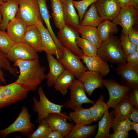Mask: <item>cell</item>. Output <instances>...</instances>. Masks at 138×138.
<instances>
[{
    "label": "cell",
    "instance_id": "1",
    "mask_svg": "<svg viewBox=\"0 0 138 138\" xmlns=\"http://www.w3.org/2000/svg\"><path fill=\"white\" fill-rule=\"evenodd\" d=\"M14 65L19 68L20 74L14 83L28 86L31 90H37L38 86L45 79V69L42 66L38 58L29 60H18Z\"/></svg>",
    "mask_w": 138,
    "mask_h": 138
},
{
    "label": "cell",
    "instance_id": "2",
    "mask_svg": "<svg viewBox=\"0 0 138 138\" xmlns=\"http://www.w3.org/2000/svg\"><path fill=\"white\" fill-rule=\"evenodd\" d=\"M97 55L104 61L118 65L126 63V55L119 40L113 34L103 42L98 49Z\"/></svg>",
    "mask_w": 138,
    "mask_h": 138
},
{
    "label": "cell",
    "instance_id": "3",
    "mask_svg": "<svg viewBox=\"0 0 138 138\" xmlns=\"http://www.w3.org/2000/svg\"><path fill=\"white\" fill-rule=\"evenodd\" d=\"M30 91L28 86L14 82L0 86V109L24 100Z\"/></svg>",
    "mask_w": 138,
    "mask_h": 138
},
{
    "label": "cell",
    "instance_id": "4",
    "mask_svg": "<svg viewBox=\"0 0 138 138\" xmlns=\"http://www.w3.org/2000/svg\"><path fill=\"white\" fill-rule=\"evenodd\" d=\"M38 92L39 97V100L38 101L34 97L32 98L34 103L33 110L38 114L36 123H39L43 119L46 118L50 114L52 113L59 114L72 121L69 116L61 112L62 109L65 106V103L60 105L51 102L46 97L41 87L38 88Z\"/></svg>",
    "mask_w": 138,
    "mask_h": 138
},
{
    "label": "cell",
    "instance_id": "5",
    "mask_svg": "<svg viewBox=\"0 0 138 138\" xmlns=\"http://www.w3.org/2000/svg\"><path fill=\"white\" fill-rule=\"evenodd\" d=\"M31 117L27 108L23 107L14 122L6 128L0 130V137L5 138L8 134L16 132H20L28 137L33 132L35 126L30 121Z\"/></svg>",
    "mask_w": 138,
    "mask_h": 138
},
{
    "label": "cell",
    "instance_id": "6",
    "mask_svg": "<svg viewBox=\"0 0 138 138\" xmlns=\"http://www.w3.org/2000/svg\"><path fill=\"white\" fill-rule=\"evenodd\" d=\"M27 26L37 25L43 21L41 16L37 0H19L16 15Z\"/></svg>",
    "mask_w": 138,
    "mask_h": 138
},
{
    "label": "cell",
    "instance_id": "7",
    "mask_svg": "<svg viewBox=\"0 0 138 138\" xmlns=\"http://www.w3.org/2000/svg\"><path fill=\"white\" fill-rule=\"evenodd\" d=\"M103 85L109 92V99L107 104L109 107L114 108L122 100L128 98L132 89L129 86L120 84L116 80L111 79H103Z\"/></svg>",
    "mask_w": 138,
    "mask_h": 138
},
{
    "label": "cell",
    "instance_id": "8",
    "mask_svg": "<svg viewBox=\"0 0 138 138\" xmlns=\"http://www.w3.org/2000/svg\"><path fill=\"white\" fill-rule=\"evenodd\" d=\"M70 91V98L65 103L66 108L74 111L82 107L83 104H93L95 101L89 99L86 94L85 89L81 82L78 80L75 79L69 88Z\"/></svg>",
    "mask_w": 138,
    "mask_h": 138
},
{
    "label": "cell",
    "instance_id": "9",
    "mask_svg": "<svg viewBox=\"0 0 138 138\" xmlns=\"http://www.w3.org/2000/svg\"><path fill=\"white\" fill-rule=\"evenodd\" d=\"M79 36L77 30L65 25L62 29L59 30L57 37L63 47L80 57L84 54L76 44L77 39Z\"/></svg>",
    "mask_w": 138,
    "mask_h": 138
},
{
    "label": "cell",
    "instance_id": "10",
    "mask_svg": "<svg viewBox=\"0 0 138 138\" xmlns=\"http://www.w3.org/2000/svg\"><path fill=\"white\" fill-rule=\"evenodd\" d=\"M138 10L132 4L121 8L118 15L112 21L122 28V33L128 35L130 29L133 27L138 19Z\"/></svg>",
    "mask_w": 138,
    "mask_h": 138
},
{
    "label": "cell",
    "instance_id": "11",
    "mask_svg": "<svg viewBox=\"0 0 138 138\" xmlns=\"http://www.w3.org/2000/svg\"><path fill=\"white\" fill-rule=\"evenodd\" d=\"M62 57L57 59L65 68L72 72L78 79L81 74L87 70L80 60V57L63 47Z\"/></svg>",
    "mask_w": 138,
    "mask_h": 138
},
{
    "label": "cell",
    "instance_id": "12",
    "mask_svg": "<svg viewBox=\"0 0 138 138\" xmlns=\"http://www.w3.org/2000/svg\"><path fill=\"white\" fill-rule=\"evenodd\" d=\"M9 60L14 63L18 60H29L39 58L37 52L22 42L15 43L6 54Z\"/></svg>",
    "mask_w": 138,
    "mask_h": 138
},
{
    "label": "cell",
    "instance_id": "13",
    "mask_svg": "<svg viewBox=\"0 0 138 138\" xmlns=\"http://www.w3.org/2000/svg\"><path fill=\"white\" fill-rule=\"evenodd\" d=\"M95 3L99 15L105 20L112 21L121 9L117 0H97Z\"/></svg>",
    "mask_w": 138,
    "mask_h": 138
},
{
    "label": "cell",
    "instance_id": "14",
    "mask_svg": "<svg viewBox=\"0 0 138 138\" xmlns=\"http://www.w3.org/2000/svg\"><path fill=\"white\" fill-rule=\"evenodd\" d=\"M115 69L116 74L125 82V86L131 88L138 87V65L126 62L118 65Z\"/></svg>",
    "mask_w": 138,
    "mask_h": 138
},
{
    "label": "cell",
    "instance_id": "15",
    "mask_svg": "<svg viewBox=\"0 0 138 138\" xmlns=\"http://www.w3.org/2000/svg\"><path fill=\"white\" fill-rule=\"evenodd\" d=\"M77 79L81 82L86 92L90 96L95 89L102 88L103 77L94 71H86L81 74Z\"/></svg>",
    "mask_w": 138,
    "mask_h": 138
},
{
    "label": "cell",
    "instance_id": "16",
    "mask_svg": "<svg viewBox=\"0 0 138 138\" xmlns=\"http://www.w3.org/2000/svg\"><path fill=\"white\" fill-rule=\"evenodd\" d=\"M19 0H6L0 4L2 16L1 30L5 31L9 22L15 18L18 11Z\"/></svg>",
    "mask_w": 138,
    "mask_h": 138
},
{
    "label": "cell",
    "instance_id": "17",
    "mask_svg": "<svg viewBox=\"0 0 138 138\" xmlns=\"http://www.w3.org/2000/svg\"><path fill=\"white\" fill-rule=\"evenodd\" d=\"M40 32L41 42L44 51L55 56L57 59L62 57L63 52L56 46L48 31L40 22L37 25Z\"/></svg>",
    "mask_w": 138,
    "mask_h": 138
},
{
    "label": "cell",
    "instance_id": "18",
    "mask_svg": "<svg viewBox=\"0 0 138 138\" xmlns=\"http://www.w3.org/2000/svg\"><path fill=\"white\" fill-rule=\"evenodd\" d=\"M80 58L89 70L98 73L103 77L110 72V67L108 63L97 55L90 56L83 55Z\"/></svg>",
    "mask_w": 138,
    "mask_h": 138
},
{
    "label": "cell",
    "instance_id": "19",
    "mask_svg": "<svg viewBox=\"0 0 138 138\" xmlns=\"http://www.w3.org/2000/svg\"><path fill=\"white\" fill-rule=\"evenodd\" d=\"M27 26L20 18L16 16L8 23L7 33L15 43L21 42L26 33Z\"/></svg>",
    "mask_w": 138,
    "mask_h": 138
},
{
    "label": "cell",
    "instance_id": "20",
    "mask_svg": "<svg viewBox=\"0 0 138 138\" xmlns=\"http://www.w3.org/2000/svg\"><path fill=\"white\" fill-rule=\"evenodd\" d=\"M46 53L49 71L46 75L45 79L48 87L50 88L54 86L57 79L65 68L52 55L48 53Z\"/></svg>",
    "mask_w": 138,
    "mask_h": 138
},
{
    "label": "cell",
    "instance_id": "21",
    "mask_svg": "<svg viewBox=\"0 0 138 138\" xmlns=\"http://www.w3.org/2000/svg\"><path fill=\"white\" fill-rule=\"evenodd\" d=\"M45 119L52 130L60 131L64 138L68 135L74 125L73 123L67 122L66 117L57 114H51Z\"/></svg>",
    "mask_w": 138,
    "mask_h": 138
},
{
    "label": "cell",
    "instance_id": "22",
    "mask_svg": "<svg viewBox=\"0 0 138 138\" xmlns=\"http://www.w3.org/2000/svg\"><path fill=\"white\" fill-rule=\"evenodd\" d=\"M31 47L37 52L44 51L40 31L37 25L28 26L21 42Z\"/></svg>",
    "mask_w": 138,
    "mask_h": 138
},
{
    "label": "cell",
    "instance_id": "23",
    "mask_svg": "<svg viewBox=\"0 0 138 138\" xmlns=\"http://www.w3.org/2000/svg\"><path fill=\"white\" fill-rule=\"evenodd\" d=\"M63 3L65 25L77 30L80 22L78 14L73 5V0H65Z\"/></svg>",
    "mask_w": 138,
    "mask_h": 138
},
{
    "label": "cell",
    "instance_id": "24",
    "mask_svg": "<svg viewBox=\"0 0 138 138\" xmlns=\"http://www.w3.org/2000/svg\"><path fill=\"white\" fill-rule=\"evenodd\" d=\"M75 78L72 72L65 68L57 79L54 86V89L60 92L62 96H64Z\"/></svg>",
    "mask_w": 138,
    "mask_h": 138
},
{
    "label": "cell",
    "instance_id": "25",
    "mask_svg": "<svg viewBox=\"0 0 138 138\" xmlns=\"http://www.w3.org/2000/svg\"><path fill=\"white\" fill-rule=\"evenodd\" d=\"M41 17L46 25L47 29L52 36L57 47L62 52L63 47L51 26L50 19L51 18L47 5L46 0H37Z\"/></svg>",
    "mask_w": 138,
    "mask_h": 138
},
{
    "label": "cell",
    "instance_id": "26",
    "mask_svg": "<svg viewBox=\"0 0 138 138\" xmlns=\"http://www.w3.org/2000/svg\"><path fill=\"white\" fill-rule=\"evenodd\" d=\"M52 16L55 26L59 30L65 25L63 3L60 0H50Z\"/></svg>",
    "mask_w": 138,
    "mask_h": 138
},
{
    "label": "cell",
    "instance_id": "27",
    "mask_svg": "<svg viewBox=\"0 0 138 138\" xmlns=\"http://www.w3.org/2000/svg\"><path fill=\"white\" fill-rule=\"evenodd\" d=\"M77 30L82 37L90 41L98 48L100 47L102 42L99 36L97 27L79 25Z\"/></svg>",
    "mask_w": 138,
    "mask_h": 138
},
{
    "label": "cell",
    "instance_id": "28",
    "mask_svg": "<svg viewBox=\"0 0 138 138\" xmlns=\"http://www.w3.org/2000/svg\"><path fill=\"white\" fill-rule=\"evenodd\" d=\"M113 113H106L99 122L97 133L94 138H109V131L114 119Z\"/></svg>",
    "mask_w": 138,
    "mask_h": 138
},
{
    "label": "cell",
    "instance_id": "29",
    "mask_svg": "<svg viewBox=\"0 0 138 138\" xmlns=\"http://www.w3.org/2000/svg\"><path fill=\"white\" fill-rule=\"evenodd\" d=\"M97 127V124L88 126L81 124H75L65 138H86L94 132Z\"/></svg>",
    "mask_w": 138,
    "mask_h": 138
},
{
    "label": "cell",
    "instance_id": "30",
    "mask_svg": "<svg viewBox=\"0 0 138 138\" xmlns=\"http://www.w3.org/2000/svg\"><path fill=\"white\" fill-rule=\"evenodd\" d=\"M105 20L99 15L94 3L90 5L89 9L85 13L80 25L97 27Z\"/></svg>",
    "mask_w": 138,
    "mask_h": 138
},
{
    "label": "cell",
    "instance_id": "31",
    "mask_svg": "<svg viewBox=\"0 0 138 138\" xmlns=\"http://www.w3.org/2000/svg\"><path fill=\"white\" fill-rule=\"evenodd\" d=\"M134 105L128 98L119 102L114 108V120H119L129 119Z\"/></svg>",
    "mask_w": 138,
    "mask_h": 138
},
{
    "label": "cell",
    "instance_id": "32",
    "mask_svg": "<svg viewBox=\"0 0 138 138\" xmlns=\"http://www.w3.org/2000/svg\"><path fill=\"white\" fill-rule=\"evenodd\" d=\"M69 116L75 124H81L87 125L94 122L89 108H84L82 107L73 112H70Z\"/></svg>",
    "mask_w": 138,
    "mask_h": 138
},
{
    "label": "cell",
    "instance_id": "33",
    "mask_svg": "<svg viewBox=\"0 0 138 138\" xmlns=\"http://www.w3.org/2000/svg\"><path fill=\"white\" fill-rule=\"evenodd\" d=\"M93 104L89 108L94 122H96L100 120L104 115L108 111L110 107L104 102V97L102 95L100 96L98 100Z\"/></svg>",
    "mask_w": 138,
    "mask_h": 138
},
{
    "label": "cell",
    "instance_id": "34",
    "mask_svg": "<svg viewBox=\"0 0 138 138\" xmlns=\"http://www.w3.org/2000/svg\"><path fill=\"white\" fill-rule=\"evenodd\" d=\"M111 21L105 20L97 27L99 36L102 42L107 39L111 34H115L118 31L117 25Z\"/></svg>",
    "mask_w": 138,
    "mask_h": 138
},
{
    "label": "cell",
    "instance_id": "35",
    "mask_svg": "<svg viewBox=\"0 0 138 138\" xmlns=\"http://www.w3.org/2000/svg\"><path fill=\"white\" fill-rule=\"evenodd\" d=\"M76 43L78 47L81 48L84 55L90 56L97 55L98 48L86 39L79 36L77 39Z\"/></svg>",
    "mask_w": 138,
    "mask_h": 138
},
{
    "label": "cell",
    "instance_id": "36",
    "mask_svg": "<svg viewBox=\"0 0 138 138\" xmlns=\"http://www.w3.org/2000/svg\"><path fill=\"white\" fill-rule=\"evenodd\" d=\"M36 130L29 135V138H48L52 131L45 119H43L39 123Z\"/></svg>",
    "mask_w": 138,
    "mask_h": 138
},
{
    "label": "cell",
    "instance_id": "37",
    "mask_svg": "<svg viewBox=\"0 0 138 138\" xmlns=\"http://www.w3.org/2000/svg\"><path fill=\"white\" fill-rule=\"evenodd\" d=\"M15 43L7 32L0 30V50L7 54Z\"/></svg>",
    "mask_w": 138,
    "mask_h": 138
},
{
    "label": "cell",
    "instance_id": "38",
    "mask_svg": "<svg viewBox=\"0 0 138 138\" xmlns=\"http://www.w3.org/2000/svg\"><path fill=\"white\" fill-rule=\"evenodd\" d=\"M97 0H81L76 1L73 0V5L77 10L80 22L82 20L84 14L88 7Z\"/></svg>",
    "mask_w": 138,
    "mask_h": 138
},
{
    "label": "cell",
    "instance_id": "39",
    "mask_svg": "<svg viewBox=\"0 0 138 138\" xmlns=\"http://www.w3.org/2000/svg\"><path fill=\"white\" fill-rule=\"evenodd\" d=\"M131 120L129 119L116 120L114 119L111 127L114 132H128L131 130L130 122Z\"/></svg>",
    "mask_w": 138,
    "mask_h": 138
},
{
    "label": "cell",
    "instance_id": "40",
    "mask_svg": "<svg viewBox=\"0 0 138 138\" xmlns=\"http://www.w3.org/2000/svg\"><path fill=\"white\" fill-rule=\"evenodd\" d=\"M120 41L123 51L126 55L136 51V47L129 40L127 35L122 33Z\"/></svg>",
    "mask_w": 138,
    "mask_h": 138
},
{
    "label": "cell",
    "instance_id": "41",
    "mask_svg": "<svg viewBox=\"0 0 138 138\" xmlns=\"http://www.w3.org/2000/svg\"><path fill=\"white\" fill-rule=\"evenodd\" d=\"M128 98L134 106L138 108V87L132 88Z\"/></svg>",
    "mask_w": 138,
    "mask_h": 138
},
{
    "label": "cell",
    "instance_id": "42",
    "mask_svg": "<svg viewBox=\"0 0 138 138\" xmlns=\"http://www.w3.org/2000/svg\"><path fill=\"white\" fill-rule=\"evenodd\" d=\"M128 38L131 42L135 47L138 45V32L132 27L128 34Z\"/></svg>",
    "mask_w": 138,
    "mask_h": 138
},
{
    "label": "cell",
    "instance_id": "43",
    "mask_svg": "<svg viewBox=\"0 0 138 138\" xmlns=\"http://www.w3.org/2000/svg\"><path fill=\"white\" fill-rule=\"evenodd\" d=\"M126 61L127 63L138 65V51H135L127 55Z\"/></svg>",
    "mask_w": 138,
    "mask_h": 138
},
{
    "label": "cell",
    "instance_id": "44",
    "mask_svg": "<svg viewBox=\"0 0 138 138\" xmlns=\"http://www.w3.org/2000/svg\"><path fill=\"white\" fill-rule=\"evenodd\" d=\"M129 135L128 132H114L113 133L110 134L109 138H127Z\"/></svg>",
    "mask_w": 138,
    "mask_h": 138
},
{
    "label": "cell",
    "instance_id": "45",
    "mask_svg": "<svg viewBox=\"0 0 138 138\" xmlns=\"http://www.w3.org/2000/svg\"><path fill=\"white\" fill-rule=\"evenodd\" d=\"M138 108L134 106L130 113L129 119L133 121L138 122Z\"/></svg>",
    "mask_w": 138,
    "mask_h": 138
},
{
    "label": "cell",
    "instance_id": "46",
    "mask_svg": "<svg viewBox=\"0 0 138 138\" xmlns=\"http://www.w3.org/2000/svg\"><path fill=\"white\" fill-rule=\"evenodd\" d=\"M61 132L57 130H52L48 136V138H63Z\"/></svg>",
    "mask_w": 138,
    "mask_h": 138
},
{
    "label": "cell",
    "instance_id": "47",
    "mask_svg": "<svg viewBox=\"0 0 138 138\" xmlns=\"http://www.w3.org/2000/svg\"><path fill=\"white\" fill-rule=\"evenodd\" d=\"M121 8L126 7L132 4L131 0H117Z\"/></svg>",
    "mask_w": 138,
    "mask_h": 138
},
{
    "label": "cell",
    "instance_id": "48",
    "mask_svg": "<svg viewBox=\"0 0 138 138\" xmlns=\"http://www.w3.org/2000/svg\"><path fill=\"white\" fill-rule=\"evenodd\" d=\"M130 127L131 130H134L138 135V122L131 121L130 122Z\"/></svg>",
    "mask_w": 138,
    "mask_h": 138
},
{
    "label": "cell",
    "instance_id": "49",
    "mask_svg": "<svg viewBox=\"0 0 138 138\" xmlns=\"http://www.w3.org/2000/svg\"><path fill=\"white\" fill-rule=\"evenodd\" d=\"M132 4L134 8L138 9V0H131Z\"/></svg>",
    "mask_w": 138,
    "mask_h": 138
},
{
    "label": "cell",
    "instance_id": "50",
    "mask_svg": "<svg viewBox=\"0 0 138 138\" xmlns=\"http://www.w3.org/2000/svg\"><path fill=\"white\" fill-rule=\"evenodd\" d=\"M2 20V16L1 12H0V30H1V23Z\"/></svg>",
    "mask_w": 138,
    "mask_h": 138
},
{
    "label": "cell",
    "instance_id": "51",
    "mask_svg": "<svg viewBox=\"0 0 138 138\" xmlns=\"http://www.w3.org/2000/svg\"><path fill=\"white\" fill-rule=\"evenodd\" d=\"M60 0V1L62 2H63L65 0Z\"/></svg>",
    "mask_w": 138,
    "mask_h": 138
},
{
    "label": "cell",
    "instance_id": "52",
    "mask_svg": "<svg viewBox=\"0 0 138 138\" xmlns=\"http://www.w3.org/2000/svg\"><path fill=\"white\" fill-rule=\"evenodd\" d=\"M4 0H0V2H4Z\"/></svg>",
    "mask_w": 138,
    "mask_h": 138
},
{
    "label": "cell",
    "instance_id": "53",
    "mask_svg": "<svg viewBox=\"0 0 138 138\" xmlns=\"http://www.w3.org/2000/svg\"><path fill=\"white\" fill-rule=\"evenodd\" d=\"M2 2H0V4H1V3H2Z\"/></svg>",
    "mask_w": 138,
    "mask_h": 138
},
{
    "label": "cell",
    "instance_id": "54",
    "mask_svg": "<svg viewBox=\"0 0 138 138\" xmlns=\"http://www.w3.org/2000/svg\"><path fill=\"white\" fill-rule=\"evenodd\" d=\"M6 1V0H4V2H5Z\"/></svg>",
    "mask_w": 138,
    "mask_h": 138
}]
</instances>
